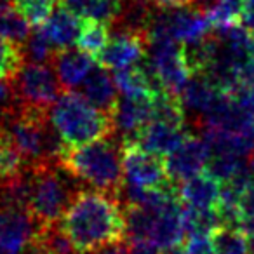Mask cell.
I'll use <instances>...</instances> for the list:
<instances>
[{
	"mask_svg": "<svg viewBox=\"0 0 254 254\" xmlns=\"http://www.w3.org/2000/svg\"><path fill=\"white\" fill-rule=\"evenodd\" d=\"M152 94L119 96L113 108V120H115V127L122 132V139H132L152 119Z\"/></svg>",
	"mask_w": 254,
	"mask_h": 254,
	"instance_id": "8fae6325",
	"label": "cell"
},
{
	"mask_svg": "<svg viewBox=\"0 0 254 254\" xmlns=\"http://www.w3.org/2000/svg\"><path fill=\"white\" fill-rule=\"evenodd\" d=\"M61 7L77 16L78 19H96L112 28L120 14V0H60Z\"/></svg>",
	"mask_w": 254,
	"mask_h": 254,
	"instance_id": "e0dca14e",
	"label": "cell"
},
{
	"mask_svg": "<svg viewBox=\"0 0 254 254\" xmlns=\"http://www.w3.org/2000/svg\"><path fill=\"white\" fill-rule=\"evenodd\" d=\"M178 193L185 207L198 211H214L218 209L221 197V181L207 169L178 185Z\"/></svg>",
	"mask_w": 254,
	"mask_h": 254,
	"instance_id": "7c38bea8",
	"label": "cell"
},
{
	"mask_svg": "<svg viewBox=\"0 0 254 254\" xmlns=\"http://www.w3.org/2000/svg\"><path fill=\"white\" fill-rule=\"evenodd\" d=\"M185 134H187V126L166 122L160 119H150L141 131L127 141H134L145 150H150V152L164 157L173 148H176Z\"/></svg>",
	"mask_w": 254,
	"mask_h": 254,
	"instance_id": "5bb4252c",
	"label": "cell"
},
{
	"mask_svg": "<svg viewBox=\"0 0 254 254\" xmlns=\"http://www.w3.org/2000/svg\"><path fill=\"white\" fill-rule=\"evenodd\" d=\"M110 33H112V28L106 23L96 21V19H82L77 47L91 56H96L108 42Z\"/></svg>",
	"mask_w": 254,
	"mask_h": 254,
	"instance_id": "603a6c76",
	"label": "cell"
},
{
	"mask_svg": "<svg viewBox=\"0 0 254 254\" xmlns=\"http://www.w3.org/2000/svg\"><path fill=\"white\" fill-rule=\"evenodd\" d=\"M0 254H11V253H5V251H0Z\"/></svg>",
	"mask_w": 254,
	"mask_h": 254,
	"instance_id": "836d02e7",
	"label": "cell"
},
{
	"mask_svg": "<svg viewBox=\"0 0 254 254\" xmlns=\"http://www.w3.org/2000/svg\"><path fill=\"white\" fill-rule=\"evenodd\" d=\"M30 23L7 0H0V37L25 44L30 35Z\"/></svg>",
	"mask_w": 254,
	"mask_h": 254,
	"instance_id": "7402d4cb",
	"label": "cell"
},
{
	"mask_svg": "<svg viewBox=\"0 0 254 254\" xmlns=\"http://www.w3.org/2000/svg\"><path fill=\"white\" fill-rule=\"evenodd\" d=\"M209 240L216 254H249V237L239 226L218 225Z\"/></svg>",
	"mask_w": 254,
	"mask_h": 254,
	"instance_id": "ffe728a7",
	"label": "cell"
},
{
	"mask_svg": "<svg viewBox=\"0 0 254 254\" xmlns=\"http://www.w3.org/2000/svg\"><path fill=\"white\" fill-rule=\"evenodd\" d=\"M51 64L56 71V77L63 91H70V89L80 85L89 75V71L94 68V56L78 49V47L73 49V46H71L64 47V49H58Z\"/></svg>",
	"mask_w": 254,
	"mask_h": 254,
	"instance_id": "4fadbf2b",
	"label": "cell"
},
{
	"mask_svg": "<svg viewBox=\"0 0 254 254\" xmlns=\"http://www.w3.org/2000/svg\"><path fill=\"white\" fill-rule=\"evenodd\" d=\"M66 174L89 188L122 195L126 187L122 143L112 138L98 139L78 146H64L56 160Z\"/></svg>",
	"mask_w": 254,
	"mask_h": 254,
	"instance_id": "7a4b0ae2",
	"label": "cell"
},
{
	"mask_svg": "<svg viewBox=\"0 0 254 254\" xmlns=\"http://www.w3.org/2000/svg\"><path fill=\"white\" fill-rule=\"evenodd\" d=\"M148 2L155 9H178L193 5L195 0H148Z\"/></svg>",
	"mask_w": 254,
	"mask_h": 254,
	"instance_id": "f1b7e54d",
	"label": "cell"
},
{
	"mask_svg": "<svg viewBox=\"0 0 254 254\" xmlns=\"http://www.w3.org/2000/svg\"><path fill=\"white\" fill-rule=\"evenodd\" d=\"M146 68L157 84L174 94H180L190 80V70L185 63L181 44L171 39H150L146 51Z\"/></svg>",
	"mask_w": 254,
	"mask_h": 254,
	"instance_id": "8992f818",
	"label": "cell"
},
{
	"mask_svg": "<svg viewBox=\"0 0 254 254\" xmlns=\"http://www.w3.org/2000/svg\"><path fill=\"white\" fill-rule=\"evenodd\" d=\"M58 4L60 0H11L12 7L32 26L42 25Z\"/></svg>",
	"mask_w": 254,
	"mask_h": 254,
	"instance_id": "484cf974",
	"label": "cell"
},
{
	"mask_svg": "<svg viewBox=\"0 0 254 254\" xmlns=\"http://www.w3.org/2000/svg\"><path fill=\"white\" fill-rule=\"evenodd\" d=\"M120 2H122V0H120Z\"/></svg>",
	"mask_w": 254,
	"mask_h": 254,
	"instance_id": "e575fe53",
	"label": "cell"
},
{
	"mask_svg": "<svg viewBox=\"0 0 254 254\" xmlns=\"http://www.w3.org/2000/svg\"><path fill=\"white\" fill-rule=\"evenodd\" d=\"M23 47H25V56L33 63H51L58 51L40 26H35V30L30 32Z\"/></svg>",
	"mask_w": 254,
	"mask_h": 254,
	"instance_id": "d4e9b609",
	"label": "cell"
},
{
	"mask_svg": "<svg viewBox=\"0 0 254 254\" xmlns=\"http://www.w3.org/2000/svg\"><path fill=\"white\" fill-rule=\"evenodd\" d=\"M40 225L26 207L0 204V251L19 254L39 235Z\"/></svg>",
	"mask_w": 254,
	"mask_h": 254,
	"instance_id": "ba28073f",
	"label": "cell"
},
{
	"mask_svg": "<svg viewBox=\"0 0 254 254\" xmlns=\"http://www.w3.org/2000/svg\"><path fill=\"white\" fill-rule=\"evenodd\" d=\"M122 160L126 183L138 188H164L174 183L167 173L166 159L145 150L134 141L122 139Z\"/></svg>",
	"mask_w": 254,
	"mask_h": 254,
	"instance_id": "52a82bcc",
	"label": "cell"
},
{
	"mask_svg": "<svg viewBox=\"0 0 254 254\" xmlns=\"http://www.w3.org/2000/svg\"><path fill=\"white\" fill-rule=\"evenodd\" d=\"M47 35V39L53 42L56 49H64V47H71L77 44L78 33H80L82 21L68 12L64 7H56L42 25H39Z\"/></svg>",
	"mask_w": 254,
	"mask_h": 254,
	"instance_id": "2e32d148",
	"label": "cell"
},
{
	"mask_svg": "<svg viewBox=\"0 0 254 254\" xmlns=\"http://www.w3.org/2000/svg\"><path fill=\"white\" fill-rule=\"evenodd\" d=\"M12 99V87L9 82H0V101Z\"/></svg>",
	"mask_w": 254,
	"mask_h": 254,
	"instance_id": "4dcf8cb0",
	"label": "cell"
},
{
	"mask_svg": "<svg viewBox=\"0 0 254 254\" xmlns=\"http://www.w3.org/2000/svg\"><path fill=\"white\" fill-rule=\"evenodd\" d=\"M82 94L85 96L89 103L96 106V108L108 112L113 115V108L119 99V91L113 77L108 73L106 68L94 66L89 75L82 82Z\"/></svg>",
	"mask_w": 254,
	"mask_h": 254,
	"instance_id": "9a60e30c",
	"label": "cell"
},
{
	"mask_svg": "<svg viewBox=\"0 0 254 254\" xmlns=\"http://www.w3.org/2000/svg\"><path fill=\"white\" fill-rule=\"evenodd\" d=\"M242 4L244 0H216L205 11L212 28H228L232 25H240Z\"/></svg>",
	"mask_w": 254,
	"mask_h": 254,
	"instance_id": "cb8c5ba5",
	"label": "cell"
},
{
	"mask_svg": "<svg viewBox=\"0 0 254 254\" xmlns=\"http://www.w3.org/2000/svg\"><path fill=\"white\" fill-rule=\"evenodd\" d=\"M21 254H53L47 247H44L40 242H37V240H33L30 246H26L25 249L21 251Z\"/></svg>",
	"mask_w": 254,
	"mask_h": 254,
	"instance_id": "f546056e",
	"label": "cell"
},
{
	"mask_svg": "<svg viewBox=\"0 0 254 254\" xmlns=\"http://www.w3.org/2000/svg\"><path fill=\"white\" fill-rule=\"evenodd\" d=\"M12 99L32 108L49 110L63 92L51 63H25L18 77L11 82Z\"/></svg>",
	"mask_w": 254,
	"mask_h": 254,
	"instance_id": "5b68a950",
	"label": "cell"
},
{
	"mask_svg": "<svg viewBox=\"0 0 254 254\" xmlns=\"http://www.w3.org/2000/svg\"><path fill=\"white\" fill-rule=\"evenodd\" d=\"M251 37H253V42H254V30H253V32H251Z\"/></svg>",
	"mask_w": 254,
	"mask_h": 254,
	"instance_id": "d6a6232c",
	"label": "cell"
},
{
	"mask_svg": "<svg viewBox=\"0 0 254 254\" xmlns=\"http://www.w3.org/2000/svg\"><path fill=\"white\" fill-rule=\"evenodd\" d=\"M117 91L122 96H141V94H152L160 85L150 73L148 68L141 64H131V66L115 70L113 75Z\"/></svg>",
	"mask_w": 254,
	"mask_h": 254,
	"instance_id": "ac0fdd59",
	"label": "cell"
},
{
	"mask_svg": "<svg viewBox=\"0 0 254 254\" xmlns=\"http://www.w3.org/2000/svg\"><path fill=\"white\" fill-rule=\"evenodd\" d=\"M75 253L98 254L126 242L127 223L119 195L80 187L60 219Z\"/></svg>",
	"mask_w": 254,
	"mask_h": 254,
	"instance_id": "6da1fadb",
	"label": "cell"
},
{
	"mask_svg": "<svg viewBox=\"0 0 254 254\" xmlns=\"http://www.w3.org/2000/svg\"><path fill=\"white\" fill-rule=\"evenodd\" d=\"M166 157L171 181L180 185L205 169L209 160V146L202 136L187 132L176 148L171 150Z\"/></svg>",
	"mask_w": 254,
	"mask_h": 254,
	"instance_id": "30bf717a",
	"label": "cell"
},
{
	"mask_svg": "<svg viewBox=\"0 0 254 254\" xmlns=\"http://www.w3.org/2000/svg\"><path fill=\"white\" fill-rule=\"evenodd\" d=\"M148 51V35L126 30H112L108 42L96 54V63L106 70H120V68L136 64L146 56Z\"/></svg>",
	"mask_w": 254,
	"mask_h": 254,
	"instance_id": "9c48e42d",
	"label": "cell"
},
{
	"mask_svg": "<svg viewBox=\"0 0 254 254\" xmlns=\"http://www.w3.org/2000/svg\"><path fill=\"white\" fill-rule=\"evenodd\" d=\"M185 254H216L209 237H188L183 242Z\"/></svg>",
	"mask_w": 254,
	"mask_h": 254,
	"instance_id": "4316f807",
	"label": "cell"
},
{
	"mask_svg": "<svg viewBox=\"0 0 254 254\" xmlns=\"http://www.w3.org/2000/svg\"><path fill=\"white\" fill-rule=\"evenodd\" d=\"M49 119L66 146H78L112 138L117 127L113 115L96 108L82 92L63 91L51 106Z\"/></svg>",
	"mask_w": 254,
	"mask_h": 254,
	"instance_id": "3957f363",
	"label": "cell"
},
{
	"mask_svg": "<svg viewBox=\"0 0 254 254\" xmlns=\"http://www.w3.org/2000/svg\"><path fill=\"white\" fill-rule=\"evenodd\" d=\"M26 63L25 47L21 42L0 37V82L11 84Z\"/></svg>",
	"mask_w": 254,
	"mask_h": 254,
	"instance_id": "44dd1931",
	"label": "cell"
},
{
	"mask_svg": "<svg viewBox=\"0 0 254 254\" xmlns=\"http://www.w3.org/2000/svg\"><path fill=\"white\" fill-rule=\"evenodd\" d=\"M26 169H28V164L23 153L16 146L7 129L0 124V183L21 176Z\"/></svg>",
	"mask_w": 254,
	"mask_h": 254,
	"instance_id": "d6986e66",
	"label": "cell"
},
{
	"mask_svg": "<svg viewBox=\"0 0 254 254\" xmlns=\"http://www.w3.org/2000/svg\"><path fill=\"white\" fill-rule=\"evenodd\" d=\"M240 25L246 26L249 32L254 30V0H244L242 12H240Z\"/></svg>",
	"mask_w": 254,
	"mask_h": 254,
	"instance_id": "83f0119b",
	"label": "cell"
},
{
	"mask_svg": "<svg viewBox=\"0 0 254 254\" xmlns=\"http://www.w3.org/2000/svg\"><path fill=\"white\" fill-rule=\"evenodd\" d=\"M214 2H216V0H195L193 5H195V7H198V9H202V11H207V9L211 7Z\"/></svg>",
	"mask_w": 254,
	"mask_h": 254,
	"instance_id": "1f68e13d",
	"label": "cell"
},
{
	"mask_svg": "<svg viewBox=\"0 0 254 254\" xmlns=\"http://www.w3.org/2000/svg\"><path fill=\"white\" fill-rule=\"evenodd\" d=\"M28 211L42 226L60 223L63 212L80 188L77 180L66 174L56 160L28 167Z\"/></svg>",
	"mask_w": 254,
	"mask_h": 254,
	"instance_id": "277c9868",
	"label": "cell"
}]
</instances>
